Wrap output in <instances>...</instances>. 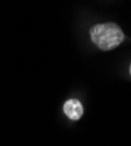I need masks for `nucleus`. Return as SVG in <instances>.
<instances>
[{
  "instance_id": "obj_1",
  "label": "nucleus",
  "mask_w": 131,
  "mask_h": 146,
  "mask_svg": "<svg viewBox=\"0 0 131 146\" xmlns=\"http://www.w3.org/2000/svg\"><path fill=\"white\" fill-rule=\"evenodd\" d=\"M90 39L101 50H111L124 40L121 27L114 22L97 23L90 28Z\"/></svg>"
},
{
  "instance_id": "obj_2",
  "label": "nucleus",
  "mask_w": 131,
  "mask_h": 146,
  "mask_svg": "<svg viewBox=\"0 0 131 146\" xmlns=\"http://www.w3.org/2000/svg\"><path fill=\"white\" fill-rule=\"evenodd\" d=\"M63 111L67 117L71 120H78L83 115V106L81 102L76 98L68 100L63 105Z\"/></svg>"
},
{
  "instance_id": "obj_3",
  "label": "nucleus",
  "mask_w": 131,
  "mask_h": 146,
  "mask_svg": "<svg viewBox=\"0 0 131 146\" xmlns=\"http://www.w3.org/2000/svg\"><path fill=\"white\" fill-rule=\"evenodd\" d=\"M130 75H131V64H130Z\"/></svg>"
}]
</instances>
